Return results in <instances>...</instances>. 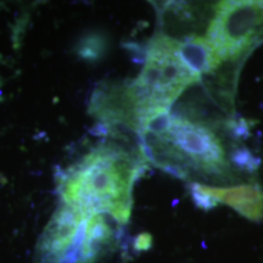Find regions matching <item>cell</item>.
I'll return each mask as SVG.
<instances>
[{"label":"cell","mask_w":263,"mask_h":263,"mask_svg":"<svg viewBox=\"0 0 263 263\" xmlns=\"http://www.w3.org/2000/svg\"><path fill=\"white\" fill-rule=\"evenodd\" d=\"M206 38L222 62L244 59L263 42V2L217 3Z\"/></svg>","instance_id":"4"},{"label":"cell","mask_w":263,"mask_h":263,"mask_svg":"<svg viewBox=\"0 0 263 263\" xmlns=\"http://www.w3.org/2000/svg\"><path fill=\"white\" fill-rule=\"evenodd\" d=\"M146 167L139 145L128 144L124 137L103 140L59 171V200L82 212L106 215L123 226L132 213L134 184Z\"/></svg>","instance_id":"1"},{"label":"cell","mask_w":263,"mask_h":263,"mask_svg":"<svg viewBox=\"0 0 263 263\" xmlns=\"http://www.w3.org/2000/svg\"><path fill=\"white\" fill-rule=\"evenodd\" d=\"M233 161H234L235 164H238L241 168L250 171V172L256 170V167H257L259 163V161L256 160L254 155L248 150L236 151L234 155H233Z\"/></svg>","instance_id":"7"},{"label":"cell","mask_w":263,"mask_h":263,"mask_svg":"<svg viewBox=\"0 0 263 263\" xmlns=\"http://www.w3.org/2000/svg\"><path fill=\"white\" fill-rule=\"evenodd\" d=\"M118 223L59 202L35 248V263H99L116 249Z\"/></svg>","instance_id":"2"},{"label":"cell","mask_w":263,"mask_h":263,"mask_svg":"<svg viewBox=\"0 0 263 263\" xmlns=\"http://www.w3.org/2000/svg\"><path fill=\"white\" fill-rule=\"evenodd\" d=\"M179 54L184 62L200 76L213 73L222 65L221 59L202 35L192 34L179 41Z\"/></svg>","instance_id":"6"},{"label":"cell","mask_w":263,"mask_h":263,"mask_svg":"<svg viewBox=\"0 0 263 263\" xmlns=\"http://www.w3.org/2000/svg\"><path fill=\"white\" fill-rule=\"evenodd\" d=\"M190 193L195 205L200 209L211 210L218 203H224L250 221L258 222L263 218V189L257 183L224 188L192 183Z\"/></svg>","instance_id":"5"},{"label":"cell","mask_w":263,"mask_h":263,"mask_svg":"<svg viewBox=\"0 0 263 263\" xmlns=\"http://www.w3.org/2000/svg\"><path fill=\"white\" fill-rule=\"evenodd\" d=\"M201 81L179 54V39L156 33L149 42L145 64L130 83L141 115L154 108H170L186 89Z\"/></svg>","instance_id":"3"}]
</instances>
